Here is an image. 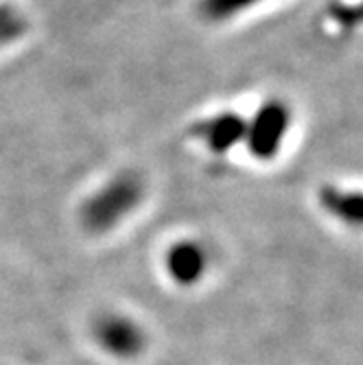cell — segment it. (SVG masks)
Listing matches in <instances>:
<instances>
[{"instance_id":"obj_4","label":"cell","mask_w":363,"mask_h":365,"mask_svg":"<svg viewBox=\"0 0 363 365\" xmlns=\"http://www.w3.org/2000/svg\"><path fill=\"white\" fill-rule=\"evenodd\" d=\"M29 31V20L16 5L0 3V48L22 40Z\"/></svg>"},{"instance_id":"obj_3","label":"cell","mask_w":363,"mask_h":365,"mask_svg":"<svg viewBox=\"0 0 363 365\" xmlns=\"http://www.w3.org/2000/svg\"><path fill=\"white\" fill-rule=\"evenodd\" d=\"M247 120L237 112H219L195 127V134L210 151L227 153L245 140Z\"/></svg>"},{"instance_id":"obj_6","label":"cell","mask_w":363,"mask_h":365,"mask_svg":"<svg viewBox=\"0 0 363 365\" xmlns=\"http://www.w3.org/2000/svg\"><path fill=\"white\" fill-rule=\"evenodd\" d=\"M171 264H173V269L178 274H193L200 269V264H202V254L200 250H197L195 245L190 243H182L178 245L173 252H171Z\"/></svg>"},{"instance_id":"obj_5","label":"cell","mask_w":363,"mask_h":365,"mask_svg":"<svg viewBox=\"0 0 363 365\" xmlns=\"http://www.w3.org/2000/svg\"><path fill=\"white\" fill-rule=\"evenodd\" d=\"M262 0H202V16L208 18V20H215V22H221V20H230L239 14H243L245 9L254 7V5H260Z\"/></svg>"},{"instance_id":"obj_2","label":"cell","mask_w":363,"mask_h":365,"mask_svg":"<svg viewBox=\"0 0 363 365\" xmlns=\"http://www.w3.org/2000/svg\"><path fill=\"white\" fill-rule=\"evenodd\" d=\"M291 127V110L287 108V103L278 101H267L262 103L252 120H247V129H245V147L250 151L252 158L267 162L274 160L287 138V131Z\"/></svg>"},{"instance_id":"obj_1","label":"cell","mask_w":363,"mask_h":365,"mask_svg":"<svg viewBox=\"0 0 363 365\" xmlns=\"http://www.w3.org/2000/svg\"><path fill=\"white\" fill-rule=\"evenodd\" d=\"M143 190V180L136 173H121L112 178L86 202L83 223L94 232L110 230L140 204Z\"/></svg>"}]
</instances>
